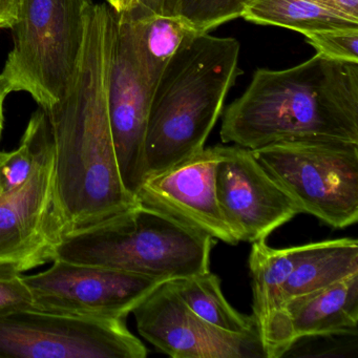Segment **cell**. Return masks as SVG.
<instances>
[{
  "mask_svg": "<svg viewBox=\"0 0 358 358\" xmlns=\"http://www.w3.org/2000/svg\"><path fill=\"white\" fill-rule=\"evenodd\" d=\"M106 1H108V0H106Z\"/></svg>",
  "mask_w": 358,
  "mask_h": 358,
  "instance_id": "30",
  "label": "cell"
},
{
  "mask_svg": "<svg viewBox=\"0 0 358 358\" xmlns=\"http://www.w3.org/2000/svg\"><path fill=\"white\" fill-rule=\"evenodd\" d=\"M241 17L252 24L289 29L301 35L322 29L358 26V22L315 0H248Z\"/></svg>",
  "mask_w": 358,
  "mask_h": 358,
  "instance_id": "19",
  "label": "cell"
},
{
  "mask_svg": "<svg viewBox=\"0 0 358 358\" xmlns=\"http://www.w3.org/2000/svg\"><path fill=\"white\" fill-rule=\"evenodd\" d=\"M35 307L34 297L22 271L0 264V314Z\"/></svg>",
  "mask_w": 358,
  "mask_h": 358,
  "instance_id": "23",
  "label": "cell"
},
{
  "mask_svg": "<svg viewBox=\"0 0 358 358\" xmlns=\"http://www.w3.org/2000/svg\"><path fill=\"white\" fill-rule=\"evenodd\" d=\"M241 45L201 33L165 66L150 100L144 161L146 178L198 154L223 114L228 92L243 74Z\"/></svg>",
  "mask_w": 358,
  "mask_h": 358,
  "instance_id": "3",
  "label": "cell"
},
{
  "mask_svg": "<svg viewBox=\"0 0 358 358\" xmlns=\"http://www.w3.org/2000/svg\"><path fill=\"white\" fill-rule=\"evenodd\" d=\"M108 3L115 11L120 13L131 9L135 6V0H108Z\"/></svg>",
  "mask_w": 358,
  "mask_h": 358,
  "instance_id": "28",
  "label": "cell"
},
{
  "mask_svg": "<svg viewBox=\"0 0 358 358\" xmlns=\"http://www.w3.org/2000/svg\"><path fill=\"white\" fill-rule=\"evenodd\" d=\"M169 284L188 308L211 326L234 334L257 332L255 317L240 313L228 303L222 292L221 280L210 271Z\"/></svg>",
  "mask_w": 358,
  "mask_h": 358,
  "instance_id": "18",
  "label": "cell"
},
{
  "mask_svg": "<svg viewBox=\"0 0 358 358\" xmlns=\"http://www.w3.org/2000/svg\"><path fill=\"white\" fill-rule=\"evenodd\" d=\"M8 95H9V93H8L7 87H6L5 83H3V79L0 77V140H1L3 125H5V101ZM3 154L5 152H0V158L3 156Z\"/></svg>",
  "mask_w": 358,
  "mask_h": 358,
  "instance_id": "27",
  "label": "cell"
},
{
  "mask_svg": "<svg viewBox=\"0 0 358 358\" xmlns=\"http://www.w3.org/2000/svg\"><path fill=\"white\" fill-rule=\"evenodd\" d=\"M223 148H204L166 171L146 178L136 194L138 202L215 240L238 244L217 199V169Z\"/></svg>",
  "mask_w": 358,
  "mask_h": 358,
  "instance_id": "12",
  "label": "cell"
},
{
  "mask_svg": "<svg viewBox=\"0 0 358 358\" xmlns=\"http://www.w3.org/2000/svg\"><path fill=\"white\" fill-rule=\"evenodd\" d=\"M17 20V0H0V30L12 29Z\"/></svg>",
  "mask_w": 358,
  "mask_h": 358,
  "instance_id": "26",
  "label": "cell"
},
{
  "mask_svg": "<svg viewBox=\"0 0 358 358\" xmlns=\"http://www.w3.org/2000/svg\"><path fill=\"white\" fill-rule=\"evenodd\" d=\"M28 127L34 140L32 173L0 196V264L22 272L53 262L68 232L56 194L53 137L45 110L39 108Z\"/></svg>",
  "mask_w": 358,
  "mask_h": 358,
  "instance_id": "7",
  "label": "cell"
},
{
  "mask_svg": "<svg viewBox=\"0 0 358 358\" xmlns=\"http://www.w3.org/2000/svg\"><path fill=\"white\" fill-rule=\"evenodd\" d=\"M248 0H178V15L200 33L240 18Z\"/></svg>",
  "mask_w": 358,
  "mask_h": 358,
  "instance_id": "20",
  "label": "cell"
},
{
  "mask_svg": "<svg viewBox=\"0 0 358 358\" xmlns=\"http://www.w3.org/2000/svg\"><path fill=\"white\" fill-rule=\"evenodd\" d=\"M217 192L222 213L240 242L266 240L301 213L252 152L241 146H224Z\"/></svg>",
  "mask_w": 358,
  "mask_h": 358,
  "instance_id": "11",
  "label": "cell"
},
{
  "mask_svg": "<svg viewBox=\"0 0 358 358\" xmlns=\"http://www.w3.org/2000/svg\"><path fill=\"white\" fill-rule=\"evenodd\" d=\"M307 249V244L272 248L265 240L252 243L249 270L253 317L259 330L282 307V289Z\"/></svg>",
  "mask_w": 358,
  "mask_h": 358,
  "instance_id": "17",
  "label": "cell"
},
{
  "mask_svg": "<svg viewBox=\"0 0 358 358\" xmlns=\"http://www.w3.org/2000/svg\"><path fill=\"white\" fill-rule=\"evenodd\" d=\"M152 95V90L138 69L127 31L116 12L108 69V117L121 178L125 188L135 196L146 177L144 141Z\"/></svg>",
  "mask_w": 358,
  "mask_h": 358,
  "instance_id": "13",
  "label": "cell"
},
{
  "mask_svg": "<svg viewBox=\"0 0 358 358\" xmlns=\"http://www.w3.org/2000/svg\"><path fill=\"white\" fill-rule=\"evenodd\" d=\"M220 135L250 150L296 140L358 143V64L316 53L292 68L255 71Z\"/></svg>",
  "mask_w": 358,
  "mask_h": 358,
  "instance_id": "2",
  "label": "cell"
},
{
  "mask_svg": "<svg viewBox=\"0 0 358 358\" xmlns=\"http://www.w3.org/2000/svg\"><path fill=\"white\" fill-rule=\"evenodd\" d=\"M251 152L301 213L337 229L357 223L358 143L296 140Z\"/></svg>",
  "mask_w": 358,
  "mask_h": 358,
  "instance_id": "6",
  "label": "cell"
},
{
  "mask_svg": "<svg viewBox=\"0 0 358 358\" xmlns=\"http://www.w3.org/2000/svg\"><path fill=\"white\" fill-rule=\"evenodd\" d=\"M320 55L336 62L358 64V26L322 29L303 34Z\"/></svg>",
  "mask_w": 358,
  "mask_h": 358,
  "instance_id": "21",
  "label": "cell"
},
{
  "mask_svg": "<svg viewBox=\"0 0 358 358\" xmlns=\"http://www.w3.org/2000/svg\"><path fill=\"white\" fill-rule=\"evenodd\" d=\"M315 1L353 22H358V0H315Z\"/></svg>",
  "mask_w": 358,
  "mask_h": 358,
  "instance_id": "25",
  "label": "cell"
},
{
  "mask_svg": "<svg viewBox=\"0 0 358 358\" xmlns=\"http://www.w3.org/2000/svg\"><path fill=\"white\" fill-rule=\"evenodd\" d=\"M358 273L282 303L257 330L264 355L280 358L305 337L356 335Z\"/></svg>",
  "mask_w": 358,
  "mask_h": 358,
  "instance_id": "14",
  "label": "cell"
},
{
  "mask_svg": "<svg viewBox=\"0 0 358 358\" xmlns=\"http://www.w3.org/2000/svg\"><path fill=\"white\" fill-rule=\"evenodd\" d=\"M117 17L127 31L138 69L152 91L169 60L201 34L179 15L131 8L117 12Z\"/></svg>",
  "mask_w": 358,
  "mask_h": 358,
  "instance_id": "15",
  "label": "cell"
},
{
  "mask_svg": "<svg viewBox=\"0 0 358 358\" xmlns=\"http://www.w3.org/2000/svg\"><path fill=\"white\" fill-rule=\"evenodd\" d=\"M45 271L24 275L35 307L55 313L124 318L163 280L103 266L55 259Z\"/></svg>",
  "mask_w": 358,
  "mask_h": 358,
  "instance_id": "9",
  "label": "cell"
},
{
  "mask_svg": "<svg viewBox=\"0 0 358 358\" xmlns=\"http://www.w3.org/2000/svg\"><path fill=\"white\" fill-rule=\"evenodd\" d=\"M148 349L124 318L55 313L38 308L0 314V357L144 358Z\"/></svg>",
  "mask_w": 358,
  "mask_h": 358,
  "instance_id": "8",
  "label": "cell"
},
{
  "mask_svg": "<svg viewBox=\"0 0 358 358\" xmlns=\"http://www.w3.org/2000/svg\"><path fill=\"white\" fill-rule=\"evenodd\" d=\"M8 152H5L3 156L0 158V196L3 194V176H1V164H3V160L7 157Z\"/></svg>",
  "mask_w": 358,
  "mask_h": 358,
  "instance_id": "29",
  "label": "cell"
},
{
  "mask_svg": "<svg viewBox=\"0 0 358 358\" xmlns=\"http://www.w3.org/2000/svg\"><path fill=\"white\" fill-rule=\"evenodd\" d=\"M138 332L173 358L265 357L259 333L234 334L199 317L169 282L159 285L133 311Z\"/></svg>",
  "mask_w": 358,
  "mask_h": 358,
  "instance_id": "10",
  "label": "cell"
},
{
  "mask_svg": "<svg viewBox=\"0 0 358 358\" xmlns=\"http://www.w3.org/2000/svg\"><path fill=\"white\" fill-rule=\"evenodd\" d=\"M35 163L34 140L30 127H27L17 150L8 152L1 164L3 194L20 187L32 173Z\"/></svg>",
  "mask_w": 358,
  "mask_h": 358,
  "instance_id": "22",
  "label": "cell"
},
{
  "mask_svg": "<svg viewBox=\"0 0 358 358\" xmlns=\"http://www.w3.org/2000/svg\"><path fill=\"white\" fill-rule=\"evenodd\" d=\"M358 273V242L354 238L310 243L282 289V305Z\"/></svg>",
  "mask_w": 358,
  "mask_h": 358,
  "instance_id": "16",
  "label": "cell"
},
{
  "mask_svg": "<svg viewBox=\"0 0 358 358\" xmlns=\"http://www.w3.org/2000/svg\"><path fill=\"white\" fill-rule=\"evenodd\" d=\"M115 27L116 11L108 3L91 6L72 80L64 97L45 110L53 137L56 194L66 234L103 223L138 204L123 184L108 117Z\"/></svg>",
  "mask_w": 358,
  "mask_h": 358,
  "instance_id": "1",
  "label": "cell"
},
{
  "mask_svg": "<svg viewBox=\"0 0 358 358\" xmlns=\"http://www.w3.org/2000/svg\"><path fill=\"white\" fill-rule=\"evenodd\" d=\"M92 0H17L13 49L0 77L47 110L64 96L78 64Z\"/></svg>",
  "mask_w": 358,
  "mask_h": 358,
  "instance_id": "5",
  "label": "cell"
},
{
  "mask_svg": "<svg viewBox=\"0 0 358 358\" xmlns=\"http://www.w3.org/2000/svg\"><path fill=\"white\" fill-rule=\"evenodd\" d=\"M213 245L208 234L138 202L103 223L64 234L55 259L171 282L210 271Z\"/></svg>",
  "mask_w": 358,
  "mask_h": 358,
  "instance_id": "4",
  "label": "cell"
},
{
  "mask_svg": "<svg viewBox=\"0 0 358 358\" xmlns=\"http://www.w3.org/2000/svg\"><path fill=\"white\" fill-rule=\"evenodd\" d=\"M133 8L148 13L178 15V0H135Z\"/></svg>",
  "mask_w": 358,
  "mask_h": 358,
  "instance_id": "24",
  "label": "cell"
}]
</instances>
